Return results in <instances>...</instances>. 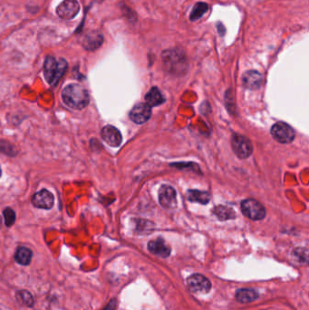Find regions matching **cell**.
Returning a JSON list of instances; mask_svg holds the SVG:
<instances>
[{"label":"cell","mask_w":309,"mask_h":310,"mask_svg":"<svg viewBox=\"0 0 309 310\" xmlns=\"http://www.w3.org/2000/svg\"><path fill=\"white\" fill-rule=\"evenodd\" d=\"M271 134L273 138L280 144H289L295 138L293 128L283 122H278L272 126Z\"/></svg>","instance_id":"cell-5"},{"label":"cell","mask_w":309,"mask_h":310,"mask_svg":"<svg viewBox=\"0 0 309 310\" xmlns=\"http://www.w3.org/2000/svg\"><path fill=\"white\" fill-rule=\"evenodd\" d=\"M16 300L20 305L30 308L34 306V298L27 290H20L16 293Z\"/></svg>","instance_id":"cell-21"},{"label":"cell","mask_w":309,"mask_h":310,"mask_svg":"<svg viewBox=\"0 0 309 310\" xmlns=\"http://www.w3.org/2000/svg\"><path fill=\"white\" fill-rule=\"evenodd\" d=\"M232 149L235 154L241 159H246L251 156L253 148L251 141L240 134H234L231 140Z\"/></svg>","instance_id":"cell-6"},{"label":"cell","mask_w":309,"mask_h":310,"mask_svg":"<svg viewBox=\"0 0 309 310\" xmlns=\"http://www.w3.org/2000/svg\"><path fill=\"white\" fill-rule=\"evenodd\" d=\"M57 16L64 20H72L78 15L80 5L77 0H64L56 7Z\"/></svg>","instance_id":"cell-8"},{"label":"cell","mask_w":309,"mask_h":310,"mask_svg":"<svg viewBox=\"0 0 309 310\" xmlns=\"http://www.w3.org/2000/svg\"><path fill=\"white\" fill-rule=\"evenodd\" d=\"M215 214L219 217L220 219H228L234 218V211L231 208H226L219 206L214 210Z\"/></svg>","instance_id":"cell-22"},{"label":"cell","mask_w":309,"mask_h":310,"mask_svg":"<svg viewBox=\"0 0 309 310\" xmlns=\"http://www.w3.org/2000/svg\"><path fill=\"white\" fill-rule=\"evenodd\" d=\"M162 60L166 66L171 72L180 73V71L185 69L186 58L184 53L178 49L166 50L162 53Z\"/></svg>","instance_id":"cell-3"},{"label":"cell","mask_w":309,"mask_h":310,"mask_svg":"<svg viewBox=\"0 0 309 310\" xmlns=\"http://www.w3.org/2000/svg\"><path fill=\"white\" fill-rule=\"evenodd\" d=\"M188 198L192 202H198L201 204H206L209 202L210 196L207 192H200V191H190L188 193Z\"/></svg>","instance_id":"cell-20"},{"label":"cell","mask_w":309,"mask_h":310,"mask_svg":"<svg viewBox=\"0 0 309 310\" xmlns=\"http://www.w3.org/2000/svg\"><path fill=\"white\" fill-rule=\"evenodd\" d=\"M159 202L163 208H175L177 205L175 190L169 185H162L159 191Z\"/></svg>","instance_id":"cell-9"},{"label":"cell","mask_w":309,"mask_h":310,"mask_svg":"<svg viewBox=\"0 0 309 310\" xmlns=\"http://www.w3.org/2000/svg\"><path fill=\"white\" fill-rule=\"evenodd\" d=\"M189 289L198 294H207L211 289V283L208 278L201 274H194L187 278Z\"/></svg>","instance_id":"cell-7"},{"label":"cell","mask_w":309,"mask_h":310,"mask_svg":"<svg viewBox=\"0 0 309 310\" xmlns=\"http://www.w3.org/2000/svg\"><path fill=\"white\" fill-rule=\"evenodd\" d=\"M148 250L153 254L161 258H167L171 254V249L161 239L150 241L148 243Z\"/></svg>","instance_id":"cell-15"},{"label":"cell","mask_w":309,"mask_h":310,"mask_svg":"<svg viewBox=\"0 0 309 310\" xmlns=\"http://www.w3.org/2000/svg\"><path fill=\"white\" fill-rule=\"evenodd\" d=\"M101 135L102 138L106 143L107 145L114 147V148L119 147L122 144V141H123V137H122V134L120 133V131L112 125L104 126L102 130Z\"/></svg>","instance_id":"cell-10"},{"label":"cell","mask_w":309,"mask_h":310,"mask_svg":"<svg viewBox=\"0 0 309 310\" xmlns=\"http://www.w3.org/2000/svg\"><path fill=\"white\" fill-rule=\"evenodd\" d=\"M103 43V36L98 31L86 33L82 39V46L87 51H95Z\"/></svg>","instance_id":"cell-13"},{"label":"cell","mask_w":309,"mask_h":310,"mask_svg":"<svg viewBox=\"0 0 309 310\" xmlns=\"http://www.w3.org/2000/svg\"><path fill=\"white\" fill-rule=\"evenodd\" d=\"M241 210L246 217L252 220H260L266 216V209L256 200L249 199L242 202Z\"/></svg>","instance_id":"cell-4"},{"label":"cell","mask_w":309,"mask_h":310,"mask_svg":"<svg viewBox=\"0 0 309 310\" xmlns=\"http://www.w3.org/2000/svg\"><path fill=\"white\" fill-rule=\"evenodd\" d=\"M262 82L263 77L261 74L255 70L248 71L243 75V85L248 89L251 90L258 89L261 86Z\"/></svg>","instance_id":"cell-14"},{"label":"cell","mask_w":309,"mask_h":310,"mask_svg":"<svg viewBox=\"0 0 309 310\" xmlns=\"http://www.w3.org/2000/svg\"><path fill=\"white\" fill-rule=\"evenodd\" d=\"M1 174H2V171H1V168H0V177H1Z\"/></svg>","instance_id":"cell-27"},{"label":"cell","mask_w":309,"mask_h":310,"mask_svg":"<svg viewBox=\"0 0 309 310\" xmlns=\"http://www.w3.org/2000/svg\"><path fill=\"white\" fill-rule=\"evenodd\" d=\"M235 297L240 303H251L258 298V293L254 289H240L237 290Z\"/></svg>","instance_id":"cell-16"},{"label":"cell","mask_w":309,"mask_h":310,"mask_svg":"<svg viewBox=\"0 0 309 310\" xmlns=\"http://www.w3.org/2000/svg\"><path fill=\"white\" fill-rule=\"evenodd\" d=\"M116 309V300H112L109 302V304L105 307V309L103 310H115Z\"/></svg>","instance_id":"cell-25"},{"label":"cell","mask_w":309,"mask_h":310,"mask_svg":"<svg viewBox=\"0 0 309 310\" xmlns=\"http://www.w3.org/2000/svg\"><path fill=\"white\" fill-rule=\"evenodd\" d=\"M67 69V62L64 58L58 60L48 55L44 63V75L49 85L54 86Z\"/></svg>","instance_id":"cell-2"},{"label":"cell","mask_w":309,"mask_h":310,"mask_svg":"<svg viewBox=\"0 0 309 310\" xmlns=\"http://www.w3.org/2000/svg\"><path fill=\"white\" fill-rule=\"evenodd\" d=\"M4 218H5V223L6 227H11L16 221V213L15 211L10 208H5L3 211Z\"/></svg>","instance_id":"cell-24"},{"label":"cell","mask_w":309,"mask_h":310,"mask_svg":"<svg viewBox=\"0 0 309 310\" xmlns=\"http://www.w3.org/2000/svg\"><path fill=\"white\" fill-rule=\"evenodd\" d=\"M145 101H146V104L152 108V107L158 106V105L161 104L162 103L164 102V98L161 96L159 89L156 87H154L146 95Z\"/></svg>","instance_id":"cell-17"},{"label":"cell","mask_w":309,"mask_h":310,"mask_svg":"<svg viewBox=\"0 0 309 310\" xmlns=\"http://www.w3.org/2000/svg\"><path fill=\"white\" fill-rule=\"evenodd\" d=\"M62 99L67 106L75 110L84 109L90 102L88 92L77 84H71L64 87L62 92Z\"/></svg>","instance_id":"cell-1"},{"label":"cell","mask_w":309,"mask_h":310,"mask_svg":"<svg viewBox=\"0 0 309 310\" xmlns=\"http://www.w3.org/2000/svg\"><path fill=\"white\" fill-rule=\"evenodd\" d=\"M15 259L18 264L27 266L28 264H30L32 259V252L26 247H20L16 251Z\"/></svg>","instance_id":"cell-18"},{"label":"cell","mask_w":309,"mask_h":310,"mask_svg":"<svg viewBox=\"0 0 309 310\" xmlns=\"http://www.w3.org/2000/svg\"><path fill=\"white\" fill-rule=\"evenodd\" d=\"M217 27H218V29H219L220 36H223L224 34H225V28H224L223 25H222L221 23H218V24H217Z\"/></svg>","instance_id":"cell-26"},{"label":"cell","mask_w":309,"mask_h":310,"mask_svg":"<svg viewBox=\"0 0 309 310\" xmlns=\"http://www.w3.org/2000/svg\"><path fill=\"white\" fill-rule=\"evenodd\" d=\"M53 195L48 190H42L33 196L32 204L36 208L50 209L53 207Z\"/></svg>","instance_id":"cell-12"},{"label":"cell","mask_w":309,"mask_h":310,"mask_svg":"<svg viewBox=\"0 0 309 310\" xmlns=\"http://www.w3.org/2000/svg\"><path fill=\"white\" fill-rule=\"evenodd\" d=\"M0 152L7 156H15L16 155V147L5 140L0 141Z\"/></svg>","instance_id":"cell-23"},{"label":"cell","mask_w":309,"mask_h":310,"mask_svg":"<svg viewBox=\"0 0 309 310\" xmlns=\"http://www.w3.org/2000/svg\"><path fill=\"white\" fill-rule=\"evenodd\" d=\"M208 10V5L207 3L204 2H199L196 5L193 6L192 8L190 19L192 21H196L198 19L202 18L204 14H206V12Z\"/></svg>","instance_id":"cell-19"},{"label":"cell","mask_w":309,"mask_h":310,"mask_svg":"<svg viewBox=\"0 0 309 310\" xmlns=\"http://www.w3.org/2000/svg\"><path fill=\"white\" fill-rule=\"evenodd\" d=\"M152 115V109L146 103H139L130 112V118L133 123L142 124L146 123Z\"/></svg>","instance_id":"cell-11"}]
</instances>
